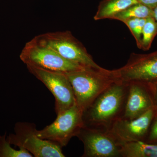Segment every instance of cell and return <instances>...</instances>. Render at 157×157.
I'll return each mask as SVG.
<instances>
[{"label": "cell", "mask_w": 157, "mask_h": 157, "mask_svg": "<svg viewBox=\"0 0 157 157\" xmlns=\"http://www.w3.org/2000/svg\"><path fill=\"white\" fill-rule=\"evenodd\" d=\"M138 3L153 9L157 5V0H136Z\"/></svg>", "instance_id": "cell-19"}, {"label": "cell", "mask_w": 157, "mask_h": 157, "mask_svg": "<svg viewBox=\"0 0 157 157\" xmlns=\"http://www.w3.org/2000/svg\"><path fill=\"white\" fill-rule=\"evenodd\" d=\"M149 85L150 86L152 92L154 106L156 110V115H157V82L154 84Z\"/></svg>", "instance_id": "cell-20"}, {"label": "cell", "mask_w": 157, "mask_h": 157, "mask_svg": "<svg viewBox=\"0 0 157 157\" xmlns=\"http://www.w3.org/2000/svg\"><path fill=\"white\" fill-rule=\"evenodd\" d=\"M128 83L117 80L104 90L82 113L85 126L110 131L123 116Z\"/></svg>", "instance_id": "cell-1"}, {"label": "cell", "mask_w": 157, "mask_h": 157, "mask_svg": "<svg viewBox=\"0 0 157 157\" xmlns=\"http://www.w3.org/2000/svg\"><path fill=\"white\" fill-rule=\"evenodd\" d=\"M115 71L123 82L154 84L157 82V50L147 54L132 53L127 63Z\"/></svg>", "instance_id": "cell-9"}, {"label": "cell", "mask_w": 157, "mask_h": 157, "mask_svg": "<svg viewBox=\"0 0 157 157\" xmlns=\"http://www.w3.org/2000/svg\"><path fill=\"white\" fill-rule=\"evenodd\" d=\"M156 114L154 107L136 118L120 119L113 124L110 131L122 144L132 141H144Z\"/></svg>", "instance_id": "cell-10"}, {"label": "cell", "mask_w": 157, "mask_h": 157, "mask_svg": "<svg viewBox=\"0 0 157 157\" xmlns=\"http://www.w3.org/2000/svg\"><path fill=\"white\" fill-rule=\"evenodd\" d=\"M14 134L7 137L11 145L28 151L35 157H64L62 148L56 144L38 137L34 123L19 122L15 124Z\"/></svg>", "instance_id": "cell-5"}, {"label": "cell", "mask_w": 157, "mask_h": 157, "mask_svg": "<svg viewBox=\"0 0 157 157\" xmlns=\"http://www.w3.org/2000/svg\"><path fill=\"white\" fill-rule=\"evenodd\" d=\"M121 157H157V144L143 141H132L123 144Z\"/></svg>", "instance_id": "cell-13"}, {"label": "cell", "mask_w": 157, "mask_h": 157, "mask_svg": "<svg viewBox=\"0 0 157 157\" xmlns=\"http://www.w3.org/2000/svg\"><path fill=\"white\" fill-rule=\"evenodd\" d=\"M147 19V18H146ZM146 19L144 18H128L123 21L128 27L136 40L137 47L141 49L142 31Z\"/></svg>", "instance_id": "cell-17"}, {"label": "cell", "mask_w": 157, "mask_h": 157, "mask_svg": "<svg viewBox=\"0 0 157 157\" xmlns=\"http://www.w3.org/2000/svg\"><path fill=\"white\" fill-rule=\"evenodd\" d=\"M157 35V23L153 17L147 18L142 34L141 49L148 50Z\"/></svg>", "instance_id": "cell-15"}, {"label": "cell", "mask_w": 157, "mask_h": 157, "mask_svg": "<svg viewBox=\"0 0 157 157\" xmlns=\"http://www.w3.org/2000/svg\"><path fill=\"white\" fill-rule=\"evenodd\" d=\"M26 66L29 72L42 82L53 95L57 115L76 104L72 86L66 73Z\"/></svg>", "instance_id": "cell-8"}, {"label": "cell", "mask_w": 157, "mask_h": 157, "mask_svg": "<svg viewBox=\"0 0 157 157\" xmlns=\"http://www.w3.org/2000/svg\"><path fill=\"white\" fill-rule=\"evenodd\" d=\"M153 17L152 9L140 3L130 6L113 16L112 19L122 21L128 18H146Z\"/></svg>", "instance_id": "cell-14"}, {"label": "cell", "mask_w": 157, "mask_h": 157, "mask_svg": "<svg viewBox=\"0 0 157 157\" xmlns=\"http://www.w3.org/2000/svg\"><path fill=\"white\" fill-rule=\"evenodd\" d=\"M145 142L157 144V115L152 122Z\"/></svg>", "instance_id": "cell-18"}, {"label": "cell", "mask_w": 157, "mask_h": 157, "mask_svg": "<svg viewBox=\"0 0 157 157\" xmlns=\"http://www.w3.org/2000/svg\"><path fill=\"white\" fill-rule=\"evenodd\" d=\"M138 3L136 0H103L98 6L94 19H112L116 14Z\"/></svg>", "instance_id": "cell-12"}, {"label": "cell", "mask_w": 157, "mask_h": 157, "mask_svg": "<svg viewBox=\"0 0 157 157\" xmlns=\"http://www.w3.org/2000/svg\"><path fill=\"white\" fill-rule=\"evenodd\" d=\"M128 91L123 116L121 118H136L155 107L150 86L142 82H128Z\"/></svg>", "instance_id": "cell-11"}, {"label": "cell", "mask_w": 157, "mask_h": 157, "mask_svg": "<svg viewBox=\"0 0 157 157\" xmlns=\"http://www.w3.org/2000/svg\"><path fill=\"white\" fill-rule=\"evenodd\" d=\"M73 88L77 106L82 112L118 79L115 70L85 67L66 73Z\"/></svg>", "instance_id": "cell-2"}, {"label": "cell", "mask_w": 157, "mask_h": 157, "mask_svg": "<svg viewBox=\"0 0 157 157\" xmlns=\"http://www.w3.org/2000/svg\"><path fill=\"white\" fill-rule=\"evenodd\" d=\"M76 137L84 146V152L82 157H121L123 144L110 131L84 126Z\"/></svg>", "instance_id": "cell-7"}, {"label": "cell", "mask_w": 157, "mask_h": 157, "mask_svg": "<svg viewBox=\"0 0 157 157\" xmlns=\"http://www.w3.org/2000/svg\"><path fill=\"white\" fill-rule=\"evenodd\" d=\"M20 58L26 66L58 73H69L85 67L64 58L34 38L26 43Z\"/></svg>", "instance_id": "cell-3"}, {"label": "cell", "mask_w": 157, "mask_h": 157, "mask_svg": "<svg viewBox=\"0 0 157 157\" xmlns=\"http://www.w3.org/2000/svg\"><path fill=\"white\" fill-rule=\"evenodd\" d=\"M153 17L157 23V5L152 9Z\"/></svg>", "instance_id": "cell-21"}, {"label": "cell", "mask_w": 157, "mask_h": 157, "mask_svg": "<svg viewBox=\"0 0 157 157\" xmlns=\"http://www.w3.org/2000/svg\"><path fill=\"white\" fill-rule=\"evenodd\" d=\"M82 113L75 104L57 115L53 123L42 130H37V136L56 144L61 147L67 146L71 138L76 137L84 126Z\"/></svg>", "instance_id": "cell-6"}, {"label": "cell", "mask_w": 157, "mask_h": 157, "mask_svg": "<svg viewBox=\"0 0 157 157\" xmlns=\"http://www.w3.org/2000/svg\"><path fill=\"white\" fill-rule=\"evenodd\" d=\"M33 156L24 149L16 150L11 147L6 138V133L0 135V157H33Z\"/></svg>", "instance_id": "cell-16"}, {"label": "cell", "mask_w": 157, "mask_h": 157, "mask_svg": "<svg viewBox=\"0 0 157 157\" xmlns=\"http://www.w3.org/2000/svg\"><path fill=\"white\" fill-rule=\"evenodd\" d=\"M34 39L42 45L55 51L64 58L84 67H100L83 45L70 31L41 34Z\"/></svg>", "instance_id": "cell-4"}]
</instances>
